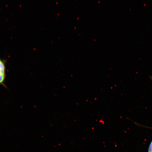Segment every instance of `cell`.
<instances>
[{"label": "cell", "instance_id": "1", "mask_svg": "<svg viewBox=\"0 0 152 152\" xmlns=\"http://www.w3.org/2000/svg\"><path fill=\"white\" fill-rule=\"evenodd\" d=\"M6 67L5 63L2 60L0 59V74L6 76Z\"/></svg>", "mask_w": 152, "mask_h": 152}, {"label": "cell", "instance_id": "2", "mask_svg": "<svg viewBox=\"0 0 152 152\" xmlns=\"http://www.w3.org/2000/svg\"><path fill=\"white\" fill-rule=\"evenodd\" d=\"M6 76L0 74V84L5 86L4 81Z\"/></svg>", "mask_w": 152, "mask_h": 152}, {"label": "cell", "instance_id": "3", "mask_svg": "<svg viewBox=\"0 0 152 152\" xmlns=\"http://www.w3.org/2000/svg\"><path fill=\"white\" fill-rule=\"evenodd\" d=\"M148 152H152V141L150 144Z\"/></svg>", "mask_w": 152, "mask_h": 152}, {"label": "cell", "instance_id": "4", "mask_svg": "<svg viewBox=\"0 0 152 152\" xmlns=\"http://www.w3.org/2000/svg\"></svg>", "mask_w": 152, "mask_h": 152}]
</instances>
